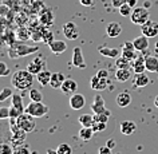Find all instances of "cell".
<instances>
[{
	"instance_id": "6da1fadb",
	"label": "cell",
	"mask_w": 158,
	"mask_h": 154,
	"mask_svg": "<svg viewBox=\"0 0 158 154\" xmlns=\"http://www.w3.org/2000/svg\"><path fill=\"white\" fill-rule=\"evenodd\" d=\"M34 77L35 75L31 74L28 70H18L11 77V85L16 90H20V91L30 90L34 83Z\"/></svg>"
},
{
	"instance_id": "7a4b0ae2",
	"label": "cell",
	"mask_w": 158,
	"mask_h": 154,
	"mask_svg": "<svg viewBox=\"0 0 158 154\" xmlns=\"http://www.w3.org/2000/svg\"><path fill=\"white\" fill-rule=\"evenodd\" d=\"M39 47H30L26 46L24 43H16L10 48V58H20L26 56V55H31L34 52H38Z\"/></svg>"
},
{
	"instance_id": "3957f363",
	"label": "cell",
	"mask_w": 158,
	"mask_h": 154,
	"mask_svg": "<svg viewBox=\"0 0 158 154\" xmlns=\"http://www.w3.org/2000/svg\"><path fill=\"white\" fill-rule=\"evenodd\" d=\"M130 20L131 23L137 26L145 24L148 20H150V12L146 7H135L133 10V14L130 15Z\"/></svg>"
},
{
	"instance_id": "277c9868",
	"label": "cell",
	"mask_w": 158,
	"mask_h": 154,
	"mask_svg": "<svg viewBox=\"0 0 158 154\" xmlns=\"http://www.w3.org/2000/svg\"><path fill=\"white\" fill-rule=\"evenodd\" d=\"M36 118L32 117L31 114L28 113H23L20 117L16 119V123L18 126L20 127L22 130H24L26 133H32L35 127H36Z\"/></svg>"
},
{
	"instance_id": "5b68a950",
	"label": "cell",
	"mask_w": 158,
	"mask_h": 154,
	"mask_svg": "<svg viewBox=\"0 0 158 154\" xmlns=\"http://www.w3.org/2000/svg\"><path fill=\"white\" fill-rule=\"evenodd\" d=\"M48 111H50L48 106L44 105L43 102H34V101H31V103L28 106H26V113L31 114V115L35 117V118L44 117L46 114H48Z\"/></svg>"
},
{
	"instance_id": "8992f818",
	"label": "cell",
	"mask_w": 158,
	"mask_h": 154,
	"mask_svg": "<svg viewBox=\"0 0 158 154\" xmlns=\"http://www.w3.org/2000/svg\"><path fill=\"white\" fill-rule=\"evenodd\" d=\"M27 70H28L31 74H34V75H38L40 71L46 70V60H44V58L40 56V55L36 56L34 60H31L28 63V66H27Z\"/></svg>"
},
{
	"instance_id": "52a82bcc",
	"label": "cell",
	"mask_w": 158,
	"mask_h": 154,
	"mask_svg": "<svg viewBox=\"0 0 158 154\" xmlns=\"http://www.w3.org/2000/svg\"><path fill=\"white\" fill-rule=\"evenodd\" d=\"M63 34L64 36L69 39V40H75V39L79 38V28L78 26L73 22H69V23H64L63 24Z\"/></svg>"
},
{
	"instance_id": "ba28073f",
	"label": "cell",
	"mask_w": 158,
	"mask_h": 154,
	"mask_svg": "<svg viewBox=\"0 0 158 154\" xmlns=\"http://www.w3.org/2000/svg\"><path fill=\"white\" fill-rule=\"evenodd\" d=\"M107 85H109V79L107 78H102V77H98L95 74L94 77L91 78L90 81V87L95 91H103V90L107 89Z\"/></svg>"
},
{
	"instance_id": "9c48e42d",
	"label": "cell",
	"mask_w": 158,
	"mask_h": 154,
	"mask_svg": "<svg viewBox=\"0 0 158 154\" xmlns=\"http://www.w3.org/2000/svg\"><path fill=\"white\" fill-rule=\"evenodd\" d=\"M141 31L142 34L146 35L148 38H154L158 35V23L153 22V20H148L145 24L141 26Z\"/></svg>"
},
{
	"instance_id": "30bf717a",
	"label": "cell",
	"mask_w": 158,
	"mask_h": 154,
	"mask_svg": "<svg viewBox=\"0 0 158 154\" xmlns=\"http://www.w3.org/2000/svg\"><path fill=\"white\" fill-rule=\"evenodd\" d=\"M39 23L44 27H50L54 24V12L50 8H42L39 12Z\"/></svg>"
},
{
	"instance_id": "8fae6325",
	"label": "cell",
	"mask_w": 158,
	"mask_h": 154,
	"mask_svg": "<svg viewBox=\"0 0 158 154\" xmlns=\"http://www.w3.org/2000/svg\"><path fill=\"white\" fill-rule=\"evenodd\" d=\"M69 103H70V107L74 109V110H81V109H83L85 105H86L85 95H82V94H79V93H75V94H73V95L70 97Z\"/></svg>"
},
{
	"instance_id": "7c38bea8",
	"label": "cell",
	"mask_w": 158,
	"mask_h": 154,
	"mask_svg": "<svg viewBox=\"0 0 158 154\" xmlns=\"http://www.w3.org/2000/svg\"><path fill=\"white\" fill-rule=\"evenodd\" d=\"M73 65L78 69H86V62L83 58V52H82L81 47H75L73 52Z\"/></svg>"
},
{
	"instance_id": "4fadbf2b",
	"label": "cell",
	"mask_w": 158,
	"mask_h": 154,
	"mask_svg": "<svg viewBox=\"0 0 158 154\" xmlns=\"http://www.w3.org/2000/svg\"><path fill=\"white\" fill-rule=\"evenodd\" d=\"M135 47H134L133 42H125V44L122 46V55L125 58H127L129 60H134L137 58V52H135Z\"/></svg>"
},
{
	"instance_id": "5bb4252c",
	"label": "cell",
	"mask_w": 158,
	"mask_h": 154,
	"mask_svg": "<svg viewBox=\"0 0 158 154\" xmlns=\"http://www.w3.org/2000/svg\"><path fill=\"white\" fill-rule=\"evenodd\" d=\"M133 44H134V47H135V50L139 51V52L148 51V48H149V38L146 36V35L142 34L141 36H137L135 39H134Z\"/></svg>"
},
{
	"instance_id": "9a60e30c",
	"label": "cell",
	"mask_w": 158,
	"mask_h": 154,
	"mask_svg": "<svg viewBox=\"0 0 158 154\" xmlns=\"http://www.w3.org/2000/svg\"><path fill=\"white\" fill-rule=\"evenodd\" d=\"M60 90L63 91V94H66V95H73V94H75L78 90V83L74 79H70L69 78V79H66L63 82Z\"/></svg>"
},
{
	"instance_id": "2e32d148",
	"label": "cell",
	"mask_w": 158,
	"mask_h": 154,
	"mask_svg": "<svg viewBox=\"0 0 158 154\" xmlns=\"http://www.w3.org/2000/svg\"><path fill=\"white\" fill-rule=\"evenodd\" d=\"M91 110H93L94 114H101V113L107 111L106 105H105V99L102 98V95H95V98H94V102L91 105Z\"/></svg>"
},
{
	"instance_id": "e0dca14e",
	"label": "cell",
	"mask_w": 158,
	"mask_h": 154,
	"mask_svg": "<svg viewBox=\"0 0 158 154\" xmlns=\"http://www.w3.org/2000/svg\"><path fill=\"white\" fill-rule=\"evenodd\" d=\"M106 34H107V36H110V38H118L122 34L121 24L119 23H117V22L109 23L107 27H106Z\"/></svg>"
},
{
	"instance_id": "ac0fdd59",
	"label": "cell",
	"mask_w": 158,
	"mask_h": 154,
	"mask_svg": "<svg viewBox=\"0 0 158 154\" xmlns=\"http://www.w3.org/2000/svg\"><path fill=\"white\" fill-rule=\"evenodd\" d=\"M48 47H50L51 52H54L55 55H60L67 50V43L64 40H54L50 43Z\"/></svg>"
},
{
	"instance_id": "d6986e66",
	"label": "cell",
	"mask_w": 158,
	"mask_h": 154,
	"mask_svg": "<svg viewBox=\"0 0 158 154\" xmlns=\"http://www.w3.org/2000/svg\"><path fill=\"white\" fill-rule=\"evenodd\" d=\"M119 130L125 135H131L137 130V125H135V122H133V121H123V122H121V125H119Z\"/></svg>"
},
{
	"instance_id": "ffe728a7",
	"label": "cell",
	"mask_w": 158,
	"mask_h": 154,
	"mask_svg": "<svg viewBox=\"0 0 158 154\" xmlns=\"http://www.w3.org/2000/svg\"><path fill=\"white\" fill-rule=\"evenodd\" d=\"M115 102H117V106H119V107H127V106L131 103V95L127 93V91H122L117 95L115 98Z\"/></svg>"
},
{
	"instance_id": "44dd1931",
	"label": "cell",
	"mask_w": 158,
	"mask_h": 154,
	"mask_svg": "<svg viewBox=\"0 0 158 154\" xmlns=\"http://www.w3.org/2000/svg\"><path fill=\"white\" fill-rule=\"evenodd\" d=\"M131 69H133V71L135 74L145 73L146 65H145V56L143 55H139V56H137L135 59H134L133 63H131Z\"/></svg>"
},
{
	"instance_id": "7402d4cb",
	"label": "cell",
	"mask_w": 158,
	"mask_h": 154,
	"mask_svg": "<svg viewBox=\"0 0 158 154\" xmlns=\"http://www.w3.org/2000/svg\"><path fill=\"white\" fill-rule=\"evenodd\" d=\"M64 81H66V78L62 73H52V75H51V81H50V86L52 89H60Z\"/></svg>"
},
{
	"instance_id": "603a6c76",
	"label": "cell",
	"mask_w": 158,
	"mask_h": 154,
	"mask_svg": "<svg viewBox=\"0 0 158 154\" xmlns=\"http://www.w3.org/2000/svg\"><path fill=\"white\" fill-rule=\"evenodd\" d=\"M149 83H150V79L145 73H139L134 75V86L135 87H146Z\"/></svg>"
},
{
	"instance_id": "cb8c5ba5",
	"label": "cell",
	"mask_w": 158,
	"mask_h": 154,
	"mask_svg": "<svg viewBox=\"0 0 158 154\" xmlns=\"http://www.w3.org/2000/svg\"><path fill=\"white\" fill-rule=\"evenodd\" d=\"M131 78V70L130 69H117L115 73V79L118 82H127Z\"/></svg>"
},
{
	"instance_id": "d4e9b609",
	"label": "cell",
	"mask_w": 158,
	"mask_h": 154,
	"mask_svg": "<svg viewBox=\"0 0 158 154\" xmlns=\"http://www.w3.org/2000/svg\"><path fill=\"white\" fill-rule=\"evenodd\" d=\"M146 70L150 73H158V58L156 56H146L145 58Z\"/></svg>"
},
{
	"instance_id": "484cf974",
	"label": "cell",
	"mask_w": 158,
	"mask_h": 154,
	"mask_svg": "<svg viewBox=\"0 0 158 154\" xmlns=\"http://www.w3.org/2000/svg\"><path fill=\"white\" fill-rule=\"evenodd\" d=\"M51 75H52V73H51V71H48V70H43V71H40V73L36 75V79H38V82H39L40 85L47 86V85H50Z\"/></svg>"
},
{
	"instance_id": "4316f807",
	"label": "cell",
	"mask_w": 158,
	"mask_h": 154,
	"mask_svg": "<svg viewBox=\"0 0 158 154\" xmlns=\"http://www.w3.org/2000/svg\"><path fill=\"white\" fill-rule=\"evenodd\" d=\"M101 55H103V56H107V58H118V55H119V50L117 48H109V47H99L98 48Z\"/></svg>"
},
{
	"instance_id": "83f0119b",
	"label": "cell",
	"mask_w": 158,
	"mask_h": 154,
	"mask_svg": "<svg viewBox=\"0 0 158 154\" xmlns=\"http://www.w3.org/2000/svg\"><path fill=\"white\" fill-rule=\"evenodd\" d=\"M94 130H93V127H83L82 126V129L79 130V138H81L82 141H90L93 138V135H94Z\"/></svg>"
},
{
	"instance_id": "f1b7e54d",
	"label": "cell",
	"mask_w": 158,
	"mask_h": 154,
	"mask_svg": "<svg viewBox=\"0 0 158 154\" xmlns=\"http://www.w3.org/2000/svg\"><path fill=\"white\" fill-rule=\"evenodd\" d=\"M79 123L83 127H91L94 123V114H82L79 117Z\"/></svg>"
},
{
	"instance_id": "f546056e",
	"label": "cell",
	"mask_w": 158,
	"mask_h": 154,
	"mask_svg": "<svg viewBox=\"0 0 158 154\" xmlns=\"http://www.w3.org/2000/svg\"><path fill=\"white\" fill-rule=\"evenodd\" d=\"M11 102H12V106H15V107H16L22 114L26 113V107L23 106L22 95H19V94H14V95L11 97Z\"/></svg>"
},
{
	"instance_id": "4dcf8cb0",
	"label": "cell",
	"mask_w": 158,
	"mask_h": 154,
	"mask_svg": "<svg viewBox=\"0 0 158 154\" xmlns=\"http://www.w3.org/2000/svg\"><path fill=\"white\" fill-rule=\"evenodd\" d=\"M43 31H44V26L36 27L35 30L31 31V39L34 42H42L43 40Z\"/></svg>"
},
{
	"instance_id": "1f68e13d",
	"label": "cell",
	"mask_w": 158,
	"mask_h": 154,
	"mask_svg": "<svg viewBox=\"0 0 158 154\" xmlns=\"http://www.w3.org/2000/svg\"><path fill=\"white\" fill-rule=\"evenodd\" d=\"M131 60H129L127 58H125L123 55L119 58H117V60H115V66H117V69H130L131 67Z\"/></svg>"
},
{
	"instance_id": "d6a6232c",
	"label": "cell",
	"mask_w": 158,
	"mask_h": 154,
	"mask_svg": "<svg viewBox=\"0 0 158 154\" xmlns=\"http://www.w3.org/2000/svg\"><path fill=\"white\" fill-rule=\"evenodd\" d=\"M54 34L52 31L48 30V27H44V31H43V43H46V44H50L51 42H54Z\"/></svg>"
},
{
	"instance_id": "836d02e7",
	"label": "cell",
	"mask_w": 158,
	"mask_h": 154,
	"mask_svg": "<svg viewBox=\"0 0 158 154\" xmlns=\"http://www.w3.org/2000/svg\"><path fill=\"white\" fill-rule=\"evenodd\" d=\"M30 99L34 102H42L43 101V95L42 93L36 89H30Z\"/></svg>"
},
{
	"instance_id": "e575fe53",
	"label": "cell",
	"mask_w": 158,
	"mask_h": 154,
	"mask_svg": "<svg viewBox=\"0 0 158 154\" xmlns=\"http://www.w3.org/2000/svg\"><path fill=\"white\" fill-rule=\"evenodd\" d=\"M110 115H111V113H110L109 110H107V111H105V113H101V114H94V121L105 122V123H107Z\"/></svg>"
},
{
	"instance_id": "d590c367",
	"label": "cell",
	"mask_w": 158,
	"mask_h": 154,
	"mask_svg": "<svg viewBox=\"0 0 158 154\" xmlns=\"http://www.w3.org/2000/svg\"><path fill=\"white\" fill-rule=\"evenodd\" d=\"M14 95V91H12V89L11 87H4L0 91V102H4L7 101L8 98H11Z\"/></svg>"
},
{
	"instance_id": "8d00e7d4",
	"label": "cell",
	"mask_w": 158,
	"mask_h": 154,
	"mask_svg": "<svg viewBox=\"0 0 158 154\" xmlns=\"http://www.w3.org/2000/svg\"><path fill=\"white\" fill-rule=\"evenodd\" d=\"M56 152L58 154H73V149H71V146L69 144H60L58 145Z\"/></svg>"
},
{
	"instance_id": "74e56055",
	"label": "cell",
	"mask_w": 158,
	"mask_h": 154,
	"mask_svg": "<svg viewBox=\"0 0 158 154\" xmlns=\"http://www.w3.org/2000/svg\"><path fill=\"white\" fill-rule=\"evenodd\" d=\"M118 10H119L121 16H130V15L133 14V10H134V8H133L131 6H129L127 3H125V4L122 6V7H119Z\"/></svg>"
},
{
	"instance_id": "f35d334b",
	"label": "cell",
	"mask_w": 158,
	"mask_h": 154,
	"mask_svg": "<svg viewBox=\"0 0 158 154\" xmlns=\"http://www.w3.org/2000/svg\"><path fill=\"white\" fill-rule=\"evenodd\" d=\"M18 39H19V40H22V42L27 40V39H31L30 31L27 30V28H20V30L18 31Z\"/></svg>"
},
{
	"instance_id": "ab89813d",
	"label": "cell",
	"mask_w": 158,
	"mask_h": 154,
	"mask_svg": "<svg viewBox=\"0 0 158 154\" xmlns=\"http://www.w3.org/2000/svg\"><path fill=\"white\" fill-rule=\"evenodd\" d=\"M93 130L95 133H99V131H105L106 127H107V123H105V122H98V121H94L93 123Z\"/></svg>"
},
{
	"instance_id": "60d3db41",
	"label": "cell",
	"mask_w": 158,
	"mask_h": 154,
	"mask_svg": "<svg viewBox=\"0 0 158 154\" xmlns=\"http://www.w3.org/2000/svg\"><path fill=\"white\" fill-rule=\"evenodd\" d=\"M0 154H14V148L10 144H0Z\"/></svg>"
},
{
	"instance_id": "b9f144b4",
	"label": "cell",
	"mask_w": 158,
	"mask_h": 154,
	"mask_svg": "<svg viewBox=\"0 0 158 154\" xmlns=\"http://www.w3.org/2000/svg\"><path fill=\"white\" fill-rule=\"evenodd\" d=\"M20 115H22V113L19 111L15 106L11 105V107H10V119H18Z\"/></svg>"
},
{
	"instance_id": "7bdbcfd3",
	"label": "cell",
	"mask_w": 158,
	"mask_h": 154,
	"mask_svg": "<svg viewBox=\"0 0 158 154\" xmlns=\"http://www.w3.org/2000/svg\"><path fill=\"white\" fill-rule=\"evenodd\" d=\"M11 73L8 66H7V63L4 62H0V77H7Z\"/></svg>"
},
{
	"instance_id": "ee69618b",
	"label": "cell",
	"mask_w": 158,
	"mask_h": 154,
	"mask_svg": "<svg viewBox=\"0 0 158 154\" xmlns=\"http://www.w3.org/2000/svg\"><path fill=\"white\" fill-rule=\"evenodd\" d=\"M14 154H31L30 153V149L28 148H26V146H16V148L14 149Z\"/></svg>"
},
{
	"instance_id": "f6af8a7d",
	"label": "cell",
	"mask_w": 158,
	"mask_h": 154,
	"mask_svg": "<svg viewBox=\"0 0 158 154\" xmlns=\"http://www.w3.org/2000/svg\"><path fill=\"white\" fill-rule=\"evenodd\" d=\"M10 118V107H0V119H8Z\"/></svg>"
},
{
	"instance_id": "bcb514c9",
	"label": "cell",
	"mask_w": 158,
	"mask_h": 154,
	"mask_svg": "<svg viewBox=\"0 0 158 154\" xmlns=\"http://www.w3.org/2000/svg\"><path fill=\"white\" fill-rule=\"evenodd\" d=\"M98 154H113L111 148H109L107 145H106V146H101V148L98 149Z\"/></svg>"
},
{
	"instance_id": "7dc6e473",
	"label": "cell",
	"mask_w": 158,
	"mask_h": 154,
	"mask_svg": "<svg viewBox=\"0 0 158 154\" xmlns=\"http://www.w3.org/2000/svg\"><path fill=\"white\" fill-rule=\"evenodd\" d=\"M126 3V0H111V6L114 8H119Z\"/></svg>"
},
{
	"instance_id": "c3c4849f",
	"label": "cell",
	"mask_w": 158,
	"mask_h": 154,
	"mask_svg": "<svg viewBox=\"0 0 158 154\" xmlns=\"http://www.w3.org/2000/svg\"><path fill=\"white\" fill-rule=\"evenodd\" d=\"M79 2H81V4L83 7H90V6H93L94 0H79Z\"/></svg>"
},
{
	"instance_id": "681fc988",
	"label": "cell",
	"mask_w": 158,
	"mask_h": 154,
	"mask_svg": "<svg viewBox=\"0 0 158 154\" xmlns=\"http://www.w3.org/2000/svg\"><path fill=\"white\" fill-rule=\"evenodd\" d=\"M97 75H98V77H102V78H109V73L106 70H99L97 73Z\"/></svg>"
},
{
	"instance_id": "f907efd6",
	"label": "cell",
	"mask_w": 158,
	"mask_h": 154,
	"mask_svg": "<svg viewBox=\"0 0 158 154\" xmlns=\"http://www.w3.org/2000/svg\"><path fill=\"white\" fill-rule=\"evenodd\" d=\"M126 3H127L129 6H131L133 8H135V7H137V3H138V0H126Z\"/></svg>"
},
{
	"instance_id": "816d5d0a",
	"label": "cell",
	"mask_w": 158,
	"mask_h": 154,
	"mask_svg": "<svg viewBox=\"0 0 158 154\" xmlns=\"http://www.w3.org/2000/svg\"><path fill=\"white\" fill-rule=\"evenodd\" d=\"M47 154H58V152H56V149H48L47 150Z\"/></svg>"
},
{
	"instance_id": "f5cc1de1",
	"label": "cell",
	"mask_w": 158,
	"mask_h": 154,
	"mask_svg": "<svg viewBox=\"0 0 158 154\" xmlns=\"http://www.w3.org/2000/svg\"><path fill=\"white\" fill-rule=\"evenodd\" d=\"M107 146H109V148H111V149H113L114 146H115V142H114V141H109V142H107Z\"/></svg>"
},
{
	"instance_id": "db71d44e",
	"label": "cell",
	"mask_w": 158,
	"mask_h": 154,
	"mask_svg": "<svg viewBox=\"0 0 158 154\" xmlns=\"http://www.w3.org/2000/svg\"><path fill=\"white\" fill-rule=\"evenodd\" d=\"M154 106H156V107L158 109V95L156 97V99H154Z\"/></svg>"
}]
</instances>
